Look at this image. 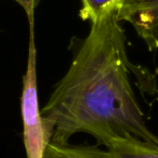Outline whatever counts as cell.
Listing matches in <instances>:
<instances>
[{
	"label": "cell",
	"instance_id": "5",
	"mask_svg": "<svg viewBox=\"0 0 158 158\" xmlns=\"http://www.w3.org/2000/svg\"><path fill=\"white\" fill-rule=\"evenodd\" d=\"M42 158H110L105 149L92 145H70L49 142Z\"/></svg>",
	"mask_w": 158,
	"mask_h": 158
},
{
	"label": "cell",
	"instance_id": "1",
	"mask_svg": "<svg viewBox=\"0 0 158 158\" xmlns=\"http://www.w3.org/2000/svg\"><path fill=\"white\" fill-rule=\"evenodd\" d=\"M126 37L116 9L91 23L67 73L41 110L47 142L88 133L105 146L117 138L158 142L145 123L129 78Z\"/></svg>",
	"mask_w": 158,
	"mask_h": 158
},
{
	"label": "cell",
	"instance_id": "3",
	"mask_svg": "<svg viewBox=\"0 0 158 158\" xmlns=\"http://www.w3.org/2000/svg\"><path fill=\"white\" fill-rule=\"evenodd\" d=\"M116 15L132 25L149 51L158 50V0H119Z\"/></svg>",
	"mask_w": 158,
	"mask_h": 158
},
{
	"label": "cell",
	"instance_id": "7",
	"mask_svg": "<svg viewBox=\"0 0 158 158\" xmlns=\"http://www.w3.org/2000/svg\"><path fill=\"white\" fill-rule=\"evenodd\" d=\"M14 1L20 3L24 10H27V9H29V8H36V6H37L39 0H14Z\"/></svg>",
	"mask_w": 158,
	"mask_h": 158
},
{
	"label": "cell",
	"instance_id": "2",
	"mask_svg": "<svg viewBox=\"0 0 158 158\" xmlns=\"http://www.w3.org/2000/svg\"><path fill=\"white\" fill-rule=\"evenodd\" d=\"M35 10H25L29 25L28 59L23 77L21 112L23 119V136L27 158H42L47 147L46 132L41 110H39L37 87V49L35 44Z\"/></svg>",
	"mask_w": 158,
	"mask_h": 158
},
{
	"label": "cell",
	"instance_id": "6",
	"mask_svg": "<svg viewBox=\"0 0 158 158\" xmlns=\"http://www.w3.org/2000/svg\"><path fill=\"white\" fill-rule=\"evenodd\" d=\"M118 2L119 0H81L82 6L79 14L84 21L92 23L110 8L117 10Z\"/></svg>",
	"mask_w": 158,
	"mask_h": 158
},
{
	"label": "cell",
	"instance_id": "4",
	"mask_svg": "<svg viewBox=\"0 0 158 158\" xmlns=\"http://www.w3.org/2000/svg\"><path fill=\"white\" fill-rule=\"evenodd\" d=\"M110 158H158V142L135 136L117 138L105 145Z\"/></svg>",
	"mask_w": 158,
	"mask_h": 158
}]
</instances>
